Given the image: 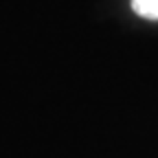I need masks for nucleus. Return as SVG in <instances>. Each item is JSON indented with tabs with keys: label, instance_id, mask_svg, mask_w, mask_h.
I'll return each mask as SVG.
<instances>
[{
	"label": "nucleus",
	"instance_id": "nucleus-1",
	"mask_svg": "<svg viewBox=\"0 0 158 158\" xmlns=\"http://www.w3.org/2000/svg\"><path fill=\"white\" fill-rule=\"evenodd\" d=\"M132 9L147 20H158V0H132Z\"/></svg>",
	"mask_w": 158,
	"mask_h": 158
}]
</instances>
